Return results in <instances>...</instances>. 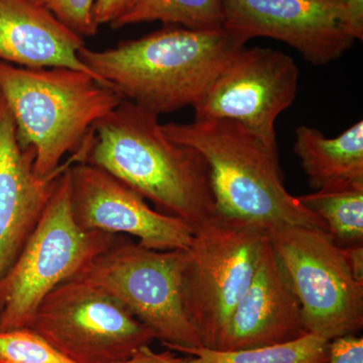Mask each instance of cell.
<instances>
[{"label":"cell","mask_w":363,"mask_h":363,"mask_svg":"<svg viewBox=\"0 0 363 363\" xmlns=\"http://www.w3.org/2000/svg\"><path fill=\"white\" fill-rule=\"evenodd\" d=\"M186 250L143 247L128 236L91 260L77 276L111 294L169 350L203 347L182 298Z\"/></svg>","instance_id":"obj_6"},{"label":"cell","mask_w":363,"mask_h":363,"mask_svg":"<svg viewBox=\"0 0 363 363\" xmlns=\"http://www.w3.org/2000/svg\"><path fill=\"white\" fill-rule=\"evenodd\" d=\"M71 207L84 230L133 236L143 247L187 250L193 229L152 209L143 196L105 169L86 162L72 164Z\"/></svg>","instance_id":"obj_11"},{"label":"cell","mask_w":363,"mask_h":363,"mask_svg":"<svg viewBox=\"0 0 363 363\" xmlns=\"http://www.w3.org/2000/svg\"><path fill=\"white\" fill-rule=\"evenodd\" d=\"M0 94L23 147L35 152V173L65 168L93 126L123 98L94 76L70 68H23L0 61Z\"/></svg>","instance_id":"obj_4"},{"label":"cell","mask_w":363,"mask_h":363,"mask_svg":"<svg viewBox=\"0 0 363 363\" xmlns=\"http://www.w3.org/2000/svg\"><path fill=\"white\" fill-rule=\"evenodd\" d=\"M266 235L259 225L216 212L193 231L182 271V298L203 347L216 350L252 281Z\"/></svg>","instance_id":"obj_7"},{"label":"cell","mask_w":363,"mask_h":363,"mask_svg":"<svg viewBox=\"0 0 363 363\" xmlns=\"http://www.w3.org/2000/svg\"><path fill=\"white\" fill-rule=\"evenodd\" d=\"M297 198L324 221L338 247H363V183L322 189Z\"/></svg>","instance_id":"obj_17"},{"label":"cell","mask_w":363,"mask_h":363,"mask_svg":"<svg viewBox=\"0 0 363 363\" xmlns=\"http://www.w3.org/2000/svg\"><path fill=\"white\" fill-rule=\"evenodd\" d=\"M298 82V66L285 52L242 48L193 107L195 121H235L278 150L274 123L293 104Z\"/></svg>","instance_id":"obj_10"},{"label":"cell","mask_w":363,"mask_h":363,"mask_svg":"<svg viewBox=\"0 0 363 363\" xmlns=\"http://www.w3.org/2000/svg\"><path fill=\"white\" fill-rule=\"evenodd\" d=\"M342 26L352 39L363 40V0H341Z\"/></svg>","instance_id":"obj_23"},{"label":"cell","mask_w":363,"mask_h":363,"mask_svg":"<svg viewBox=\"0 0 363 363\" xmlns=\"http://www.w3.org/2000/svg\"><path fill=\"white\" fill-rule=\"evenodd\" d=\"M76 164L99 167L157 211L197 228L215 213L207 162L199 152L172 140L159 116L128 100L93 126L73 155Z\"/></svg>","instance_id":"obj_1"},{"label":"cell","mask_w":363,"mask_h":363,"mask_svg":"<svg viewBox=\"0 0 363 363\" xmlns=\"http://www.w3.org/2000/svg\"><path fill=\"white\" fill-rule=\"evenodd\" d=\"M152 21L191 30H213L223 26V11L220 0H128L111 26L118 30Z\"/></svg>","instance_id":"obj_18"},{"label":"cell","mask_w":363,"mask_h":363,"mask_svg":"<svg viewBox=\"0 0 363 363\" xmlns=\"http://www.w3.org/2000/svg\"><path fill=\"white\" fill-rule=\"evenodd\" d=\"M188 357H179L174 351L168 350L164 352H156L147 346L130 359L121 363H185Z\"/></svg>","instance_id":"obj_25"},{"label":"cell","mask_w":363,"mask_h":363,"mask_svg":"<svg viewBox=\"0 0 363 363\" xmlns=\"http://www.w3.org/2000/svg\"><path fill=\"white\" fill-rule=\"evenodd\" d=\"M0 363H74L30 327L0 331Z\"/></svg>","instance_id":"obj_20"},{"label":"cell","mask_w":363,"mask_h":363,"mask_svg":"<svg viewBox=\"0 0 363 363\" xmlns=\"http://www.w3.org/2000/svg\"><path fill=\"white\" fill-rule=\"evenodd\" d=\"M351 272L357 281L363 283V247L341 248Z\"/></svg>","instance_id":"obj_26"},{"label":"cell","mask_w":363,"mask_h":363,"mask_svg":"<svg viewBox=\"0 0 363 363\" xmlns=\"http://www.w3.org/2000/svg\"><path fill=\"white\" fill-rule=\"evenodd\" d=\"M223 28L247 44L281 40L315 66L335 61L354 39L342 26L341 0H220Z\"/></svg>","instance_id":"obj_12"},{"label":"cell","mask_w":363,"mask_h":363,"mask_svg":"<svg viewBox=\"0 0 363 363\" xmlns=\"http://www.w3.org/2000/svg\"><path fill=\"white\" fill-rule=\"evenodd\" d=\"M302 311L306 331L332 341L363 327V283L327 231L281 225L267 231Z\"/></svg>","instance_id":"obj_8"},{"label":"cell","mask_w":363,"mask_h":363,"mask_svg":"<svg viewBox=\"0 0 363 363\" xmlns=\"http://www.w3.org/2000/svg\"><path fill=\"white\" fill-rule=\"evenodd\" d=\"M306 334L300 303L266 235L252 281L229 317L216 350L290 342Z\"/></svg>","instance_id":"obj_13"},{"label":"cell","mask_w":363,"mask_h":363,"mask_svg":"<svg viewBox=\"0 0 363 363\" xmlns=\"http://www.w3.org/2000/svg\"><path fill=\"white\" fill-rule=\"evenodd\" d=\"M295 135L294 152L310 187L322 190L363 183V121L334 138L306 125L298 126Z\"/></svg>","instance_id":"obj_16"},{"label":"cell","mask_w":363,"mask_h":363,"mask_svg":"<svg viewBox=\"0 0 363 363\" xmlns=\"http://www.w3.org/2000/svg\"><path fill=\"white\" fill-rule=\"evenodd\" d=\"M174 142L199 152L209 169L215 212L267 231L300 225L327 231L321 218L284 185L279 150L267 147L240 123L227 119L162 124Z\"/></svg>","instance_id":"obj_3"},{"label":"cell","mask_w":363,"mask_h":363,"mask_svg":"<svg viewBox=\"0 0 363 363\" xmlns=\"http://www.w3.org/2000/svg\"><path fill=\"white\" fill-rule=\"evenodd\" d=\"M245 45L223 26L191 30L164 26L111 49L95 51L85 45L78 56L124 100L160 116L194 107Z\"/></svg>","instance_id":"obj_2"},{"label":"cell","mask_w":363,"mask_h":363,"mask_svg":"<svg viewBox=\"0 0 363 363\" xmlns=\"http://www.w3.org/2000/svg\"><path fill=\"white\" fill-rule=\"evenodd\" d=\"M85 45L35 0H0V61L23 68L74 69L106 85L79 59Z\"/></svg>","instance_id":"obj_15"},{"label":"cell","mask_w":363,"mask_h":363,"mask_svg":"<svg viewBox=\"0 0 363 363\" xmlns=\"http://www.w3.org/2000/svg\"><path fill=\"white\" fill-rule=\"evenodd\" d=\"M74 164L72 160L54 175H38L35 152L21 147L13 116L0 94V281L37 225L59 177Z\"/></svg>","instance_id":"obj_14"},{"label":"cell","mask_w":363,"mask_h":363,"mask_svg":"<svg viewBox=\"0 0 363 363\" xmlns=\"http://www.w3.org/2000/svg\"><path fill=\"white\" fill-rule=\"evenodd\" d=\"M328 363H363V339L347 335L330 342Z\"/></svg>","instance_id":"obj_22"},{"label":"cell","mask_w":363,"mask_h":363,"mask_svg":"<svg viewBox=\"0 0 363 363\" xmlns=\"http://www.w3.org/2000/svg\"><path fill=\"white\" fill-rule=\"evenodd\" d=\"M30 328L74 363H121L155 340L111 294L72 278L42 301Z\"/></svg>","instance_id":"obj_9"},{"label":"cell","mask_w":363,"mask_h":363,"mask_svg":"<svg viewBox=\"0 0 363 363\" xmlns=\"http://www.w3.org/2000/svg\"><path fill=\"white\" fill-rule=\"evenodd\" d=\"M330 342L309 333L290 342L250 350L194 348L186 352L185 363H328Z\"/></svg>","instance_id":"obj_19"},{"label":"cell","mask_w":363,"mask_h":363,"mask_svg":"<svg viewBox=\"0 0 363 363\" xmlns=\"http://www.w3.org/2000/svg\"><path fill=\"white\" fill-rule=\"evenodd\" d=\"M70 168L59 177L37 225L0 281V331L30 327L42 301L121 236L84 230L76 223Z\"/></svg>","instance_id":"obj_5"},{"label":"cell","mask_w":363,"mask_h":363,"mask_svg":"<svg viewBox=\"0 0 363 363\" xmlns=\"http://www.w3.org/2000/svg\"><path fill=\"white\" fill-rule=\"evenodd\" d=\"M80 37H93L99 26L93 20L95 0H35Z\"/></svg>","instance_id":"obj_21"},{"label":"cell","mask_w":363,"mask_h":363,"mask_svg":"<svg viewBox=\"0 0 363 363\" xmlns=\"http://www.w3.org/2000/svg\"><path fill=\"white\" fill-rule=\"evenodd\" d=\"M128 0H95L93 20L98 26L111 25L118 18Z\"/></svg>","instance_id":"obj_24"}]
</instances>
